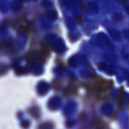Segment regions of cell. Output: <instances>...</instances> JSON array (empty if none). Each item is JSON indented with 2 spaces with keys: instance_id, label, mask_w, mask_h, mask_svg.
Returning a JSON list of instances; mask_svg holds the SVG:
<instances>
[{
  "instance_id": "3957f363",
  "label": "cell",
  "mask_w": 129,
  "mask_h": 129,
  "mask_svg": "<svg viewBox=\"0 0 129 129\" xmlns=\"http://www.w3.org/2000/svg\"><path fill=\"white\" fill-rule=\"evenodd\" d=\"M123 2H124V3H126V2L128 1V0H123Z\"/></svg>"
},
{
  "instance_id": "7a4b0ae2",
  "label": "cell",
  "mask_w": 129,
  "mask_h": 129,
  "mask_svg": "<svg viewBox=\"0 0 129 129\" xmlns=\"http://www.w3.org/2000/svg\"><path fill=\"white\" fill-rule=\"evenodd\" d=\"M81 22V17H78V23H79V24H80V23Z\"/></svg>"
},
{
  "instance_id": "6da1fadb",
  "label": "cell",
  "mask_w": 129,
  "mask_h": 129,
  "mask_svg": "<svg viewBox=\"0 0 129 129\" xmlns=\"http://www.w3.org/2000/svg\"><path fill=\"white\" fill-rule=\"evenodd\" d=\"M111 86V83L110 82H108L106 81L101 80H99L96 84H95V91L97 92H99V93H101L104 92Z\"/></svg>"
}]
</instances>
